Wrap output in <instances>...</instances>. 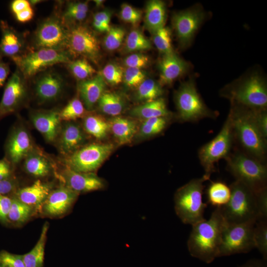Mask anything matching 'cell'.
Here are the masks:
<instances>
[{
  "label": "cell",
  "mask_w": 267,
  "mask_h": 267,
  "mask_svg": "<svg viewBox=\"0 0 267 267\" xmlns=\"http://www.w3.org/2000/svg\"><path fill=\"white\" fill-rule=\"evenodd\" d=\"M226 222L221 207H217L210 219L192 226L187 241L191 256L210 264L218 257L222 233Z\"/></svg>",
  "instance_id": "1"
},
{
  "label": "cell",
  "mask_w": 267,
  "mask_h": 267,
  "mask_svg": "<svg viewBox=\"0 0 267 267\" xmlns=\"http://www.w3.org/2000/svg\"><path fill=\"white\" fill-rule=\"evenodd\" d=\"M229 111L236 138L245 153L265 163L267 154V138L256 125L253 110L233 105Z\"/></svg>",
  "instance_id": "2"
},
{
  "label": "cell",
  "mask_w": 267,
  "mask_h": 267,
  "mask_svg": "<svg viewBox=\"0 0 267 267\" xmlns=\"http://www.w3.org/2000/svg\"><path fill=\"white\" fill-rule=\"evenodd\" d=\"M205 179L194 178L179 188L174 195L175 212L184 224L193 225L205 220L207 204L203 202Z\"/></svg>",
  "instance_id": "3"
},
{
  "label": "cell",
  "mask_w": 267,
  "mask_h": 267,
  "mask_svg": "<svg viewBox=\"0 0 267 267\" xmlns=\"http://www.w3.org/2000/svg\"><path fill=\"white\" fill-rule=\"evenodd\" d=\"M228 202L221 207L229 224L256 222L260 219L255 193L243 183L235 180L230 186Z\"/></svg>",
  "instance_id": "4"
},
{
  "label": "cell",
  "mask_w": 267,
  "mask_h": 267,
  "mask_svg": "<svg viewBox=\"0 0 267 267\" xmlns=\"http://www.w3.org/2000/svg\"><path fill=\"white\" fill-rule=\"evenodd\" d=\"M226 160L227 169L236 180L243 183L255 193L267 188L265 163L240 151L230 154Z\"/></svg>",
  "instance_id": "5"
},
{
  "label": "cell",
  "mask_w": 267,
  "mask_h": 267,
  "mask_svg": "<svg viewBox=\"0 0 267 267\" xmlns=\"http://www.w3.org/2000/svg\"><path fill=\"white\" fill-rule=\"evenodd\" d=\"M234 138L232 121L229 113L219 134L198 151V158L204 170L202 177L205 181L209 180L211 175L216 171V164L229 155Z\"/></svg>",
  "instance_id": "6"
},
{
  "label": "cell",
  "mask_w": 267,
  "mask_h": 267,
  "mask_svg": "<svg viewBox=\"0 0 267 267\" xmlns=\"http://www.w3.org/2000/svg\"><path fill=\"white\" fill-rule=\"evenodd\" d=\"M236 105L251 110H266L267 89L265 80L254 74L239 82L224 93Z\"/></svg>",
  "instance_id": "7"
},
{
  "label": "cell",
  "mask_w": 267,
  "mask_h": 267,
  "mask_svg": "<svg viewBox=\"0 0 267 267\" xmlns=\"http://www.w3.org/2000/svg\"><path fill=\"white\" fill-rule=\"evenodd\" d=\"M179 119L182 122H195L205 118H215L218 114L205 105L198 93L194 81L189 79L181 84L175 94Z\"/></svg>",
  "instance_id": "8"
},
{
  "label": "cell",
  "mask_w": 267,
  "mask_h": 267,
  "mask_svg": "<svg viewBox=\"0 0 267 267\" xmlns=\"http://www.w3.org/2000/svg\"><path fill=\"white\" fill-rule=\"evenodd\" d=\"M12 59L25 79L50 66L71 61L67 51L47 48H37Z\"/></svg>",
  "instance_id": "9"
},
{
  "label": "cell",
  "mask_w": 267,
  "mask_h": 267,
  "mask_svg": "<svg viewBox=\"0 0 267 267\" xmlns=\"http://www.w3.org/2000/svg\"><path fill=\"white\" fill-rule=\"evenodd\" d=\"M256 222H226L222 233L218 257L247 253L254 248L253 232Z\"/></svg>",
  "instance_id": "10"
},
{
  "label": "cell",
  "mask_w": 267,
  "mask_h": 267,
  "mask_svg": "<svg viewBox=\"0 0 267 267\" xmlns=\"http://www.w3.org/2000/svg\"><path fill=\"white\" fill-rule=\"evenodd\" d=\"M113 150L111 144L91 143L68 155L65 167L81 173H94Z\"/></svg>",
  "instance_id": "11"
},
{
  "label": "cell",
  "mask_w": 267,
  "mask_h": 267,
  "mask_svg": "<svg viewBox=\"0 0 267 267\" xmlns=\"http://www.w3.org/2000/svg\"><path fill=\"white\" fill-rule=\"evenodd\" d=\"M66 48L70 54L81 55L95 64L100 59V48L97 37L88 27L78 25L68 30Z\"/></svg>",
  "instance_id": "12"
},
{
  "label": "cell",
  "mask_w": 267,
  "mask_h": 267,
  "mask_svg": "<svg viewBox=\"0 0 267 267\" xmlns=\"http://www.w3.org/2000/svg\"><path fill=\"white\" fill-rule=\"evenodd\" d=\"M68 34V30L61 20L55 17L48 18L39 25L35 32V46L37 48L64 50L67 46Z\"/></svg>",
  "instance_id": "13"
},
{
  "label": "cell",
  "mask_w": 267,
  "mask_h": 267,
  "mask_svg": "<svg viewBox=\"0 0 267 267\" xmlns=\"http://www.w3.org/2000/svg\"><path fill=\"white\" fill-rule=\"evenodd\" d=\"M25 79L18 69L8 79L0 102V120L16 111L25 101L27 90Z\"/></svg>",
  "instance_id": "14"
},
{
  "label": "cell",
  "mask_w": 267,
  "mask_h": 267,
  "mask_svg": "<svg viewBox=\"0 0 267 267\" xmlns=\"http://www.w3.org/2000/svg\"><path fill=\"white\" fill-rule=\"evenodd\" d=\"M205 18L203 10L198 7L175 13L172 23L177 38L182 47L189 45Z\"/></svg>",
  "instance_id": "15"
},
{
  "label": "cell",
  "mask_w": 267,
  "mask_h": 267,
  "mask_svg": "<svg viewBox=\"0 0 267 267\" xmlns=\"http://www.w3.org/2000/svg\"><path fill=\"white\" fill-rule=\"evenodd\" d=\"M32 140L28 130L16 125L11 130L5 144V159L15 166L20 163L33 149Z\"/></svg>",
  "instance_id": "16"
},
{
  "label": "cell",
  "mask_w": 267,
  "mask_h": 267,
  "mask_svg": "<svg viewBox=\"0 0 267 267\" xmlns=\"http://www.w3.org/2000/svg\"><path fill=\"white\" fill-rule=\"evenodd\" d=\"M61 177L63 184L78 194L102 190L106 186L105 181L94 173L78 172L66 167Z\"/></svg>",
  "instance_id": "17"
},
{
  "label": "cell",
  "mask_w": 267,
  "mask_h": 267,
  "mask_svg": "<svg viewBox=\"0 0 267 267\" xmlns=\"http://www.w3.org/2000/svg\"><path fill=\"white\" fill-rule=\"evenodd\" d=\"M79 194L64 184L52 190L43 205L44 213L59 216L66 213L76 201Z\"/></svg>",
  "instance_id": "18"
},
{
  "label": "cell",
  "mask_w": 267,
  "mask_h": 267,
  "mask_svg": "<svg viewBox=\"0 0 267 267\" xmlns=\"http://www.w3.org/2000/svg\"><path fill=\"white\" fill-rule=\"evenodd\" d=\"M59 112L57 110H41L31 115L33 126L49 142L55 141L60 131Z\"/></svg>",
  "instance_id": "19"
},
{
  "label": "cell",
  "mask_w": 267,
  "mask_h": 267,
  "mask_svg": "<svg viewBox=\"0 0 267 267\" xmlns=\"http://www.w3.org/2000/svg\"><path fill=\"white\" fill-rule=\"evenodd\" d=\"M161 85L172 84L184 74L189 69L188 63L178 56L175 52L163 55L158 63Z\"/></svg>",
  "instance_id": "20"
},
{
  "label": "cell",
  "mask_w": 267,
  "mask_h": 267,
  "mask_svg": "<svg viewBox=\"0 0 267 267\" xmlns=\"http://www.w3.org/2000/svg\"><path fill=\"white\" fill-rule=\"evenodd\" d=\"M64 87L62 77L57 73L47 72L40 76L35 84V93L41 103L57 99Z\"/></svg>",
  "instance_id": "21"
},
{
  "label": "cell",
  "mask_w": 267,
  "mask_h": 267,
  "mask_svg": "<svg viewBox=\"0 0 267 267\" xmlns=\"http://www.w3.org/2000/svg\"><path fill=\"white\" fill-rule=\"evenodd\" d=\"M58 146L61 153L69 155L82 147L85 135L77 124L68 122L61 128L58 136Z\"/></svg>",
  "instance_id": "22"
},
{
  "label": "cell",
  "mask_w": 267,
  "mask_h": 267,
  "mask_svg": "<svg viewBox=\"0 0 267 267\" xmlns=\"http://www.w3.org/2000/svg\"><path fill=\"white\" fill-rule=\"evenodd\" d=\"M105 88L106 82L101 74L78 83V92L87 110L93 109L105 91Z\"/></svg>",
  "instance_id": "23"
},
{
  "label": "cell",
  "mask_w": 267,
  "mask_h": 267,
  "mask_svg": "<svg viewBox=\"0 0 267 267\" xmlns=\"http://www.w3.org/2000/svg\"><path fill=\"white\" fill-rule=\"evenodd\" d=\"M1 38L0 42V57L11 59L20 55L24 47V41L21 35L6 21L0 22Z\"/></svg>",
  "instance_id": "24"
},
{
  "label": "cell",
  "mask_w": 267,
  "mask_h": 267,
  "mask_svg": "<svg viewBox=\"0 0 267 267\" xmlns=\"http://www.w3.org/2000/svg\"><path fill=\"white\" fill-rule=\"evenodd\" d=\"M51 190V184L38 179L31 185L17 190L14 197L33 209L39 208L43 206Z\"/></svg>",
  "instance_id": "25"
},
{
  "label": "cell",
  "mask_w": 267,
  "mask_h": 267,
  "mask_svg": "<svg viewBox=\"0 0 267 267\" xmlns=\"http://www.w3.org/2000/svg\"><path fill=\"white\" fill-rule=\"evenodd\" d=\"M24 160V168L26 172L36 178L48 176L52 169L49 159L39 150L33 149Z\"/></svg>",
  "instance_id": "26"
},
{
  "label": "cell",
  "mask_w": 267,
  "mask_h": 267,
  "mask_svg": "<svg viewBox=\"0 0 267 267\" xmlns=\"http://www.w3.org/2000/svg\"><path fill=\"white\" fill-rule=\"evenodd\" d=\"M166 19V8L164 2L152 0L146 5L145 26L152 34L164 27Z\"/></svg>",
  "instance_id": "27"
},
{
  "label": "cell",
  "mask_w": 267,
  "mask_h": 267,
  "mask_svg": "<svg viewBox=\"0 0 267 267\" xmlns=\"http://www.w3.org/2000/svg\"><path fill=\"white\" fill-rule=\"evenodd\" d=\"M108 123L109 130L120 145L129 143L136 132V125L133 120L116 116Z\"/></svg>",
  "instance_id": "28"
},
{
  "label": "cell",
  "mask_w": 267,
  "mask_h": 267,
  "mask_svg": "<svg viewBox=\"0 0 267 267\" xmlns=\"http://www.w3.org/2000/svg\"><path fill=\"white\" fill-rule=\"evenodd\" d=\"M130 114L144 120L151 118L168 117L170 113L167 107L165 100L161 97L133 108Z\"/></svg>",
  "instance_id": "29"
},
{
  "label": "cell",
  "mask_w": 267,
  "mask_h": 267,
  "mask_svg": "<svg viewBox=\"0 0 267 267\" xmlns=\"http://www.w3.org/2000/svg\"><path fill=\"white\" fill-rule=\"evenodd\" d=\"M48 228V224L45 223L35 246L30 252L22 255L26 267H43Z\"/></svg>",
  "instance_id": "30"
},
{
  "label": "cell",
  "mask_w": 267,
  "mask_h": 267,
  "mask_svg": "<svg viewBox=\"0 0 267 267\" xmlns=\"http://www.w3.org/2000/svg\"><path fill=\"white\" fill-rule=\"evenodd\" d=\"M97 103L103 113L114 117L120 115L125 106L123 97L119 93L112 91H105Z\"/></svg>",
  "instance_id": "31"
},
{
  "label": "cell",
  "mask_w": 267,
  "mask_h": 267,
  "mask_svg": "<svg viewBox=\"0 0 267 267\" xmlns=\"http://www.w3.org/2000/svg\"><path fill=\"white\" fill-rule=\"evenodd\" d=\"M206 192L208 202L216 208L225 205L231 196L230 186L222 181H211Z\"/></svg>",
  "instance_id": "32"
},
{
  "label": "cell",
  "mask_w": 267,
  "mask_h": 267,
  "mask_svg": "<svg viewBox=\"0 0 267 267\" xmlns=\"http://www.w3.org/2000/svg\"><path fill=\"white\" fill-rule=\"evenodd\" d=\"M83 127L88 134L97 139L105 138L110 130L108 122L97 115L85 117L83 121Z\"/></svg>",
  "instance_id": "33"
},
{
  "label": "cell",
  "mask_w": 267,
  "mask_h": 267,
  "mask_svg": "<svg viewBox=\"0 0 267 267\" xmlns=\"http://www.w3.org/2000/svg\"><path fill=\"white\" fill-rule=\"evenodd\" d=\"M163 94V89L159 83L151 79H146L137 88L135 98L145 103L160 98Z\"/></svg>",
  "instance_id": "34"
},
{
  "label": "cell",
  "mask_w": 267,
  "mask_h": 267,
  "mask_svg": "<svg viewBox=\"0 0 267 267\" xmlns=\"http://www.w3.org/2000/svg\"><path fill=\"white\" fill-rule=\"evenodd\" d=\"M151 47L150 41L138 30L132 31L127 37L125 50L128 52L145 51Z\"/></svg>",
  "instance_id": "35"
},
{
  "label": "cell",
  "mask_w": 267,
  "mask_h": 267,
  "mask_svg": "<svg viewBox=\"0 0 267 267\" xmlns=\"http://www.w3.org/2000/svg\"><path fill=\"white\" fill-rule=\"evenodd\" d=\"M33 208L15 197L12 198L11 206L7 216V222L21 223L26 221L32 213Z\"/></svg>",
  "instance_id": "36"
},
{
  "label": "cell",
  "mask_w": 267,
  "mask_h": 267,
  "mask_svg": "<svg viewBox=\"0 0 267 267\" xmlns=\"http://www.w3.org/2000/svg\"><path fill=\"white\" fill-rule=\"evenodd\" d=\"M255 248H257L263 257L267 259V219L258 220L255 225L253 232Z\"/></svg>",
  "instance_id": "37"
},
{
  "label": "cell",
  "mask_w": 267,
  "mask_h": 267,
  "mask_svg": "<svg viewBox=\"0 0 267 267\" xmlns=\"http://www.w3.org/2000/svg\"><path fill=\"white\" fill-rule=\"evenodd\" d=\"M152 34L154 44L163 55L174 52L172 44V33L168 27L164 26Z\"/></svg>",
  "instance_id": "38"
},
{
  "label": "cell",
  "mask_w": 267,
  "mask_h": 267,
  "mask_svg": "<svg viewBox=\"0 0 267 267\" xmlns=\"http://www.w3.org/2000/svg\"><path fill=\"white\" fill-rule=\"evenodd\" d=\"M167 117H155L144 120L139 129V134L143 137H150L161 133L168 124Z\"/></svg>",
  "instance_id": "39"
},
{
  "label": "cell",
  "mask_w": 267,
  "mask_h": 267,
  "mask_svg": "<svg viewBox=\"0 0 267 267\" xmlns=\"http://www.w3.org/2000/svg\"><path fill=\"white\" fill-rule=\"evenodd\" d=\"M68 64L73 76L80 81L89 79L96 73L95 69L84 58L71 61Z\"/></svg>",
  "instance_id": "40"
},
{
  "label": "cell",
  "mask_w": 267,
  "mask_h": 267,
  "mask_svg": "<svg viewBox=\"0 0 267 267\" xmlns=\"http://www.w3.org/2000/svg\"><path fill=\"white\" fill-rule=\"evenodd\" d=\"M85 108L83 102L78 98L71 100L59 112L61 121L75 120L84 116Z\"/></svg>",
  "instance_id": "41"
},
{
  "label": "cell",
  "mask_w": 267,
  "mask_h": 267,
  "mask_svg": "<svg viewBox=\"0 0 267 267\" xmlns=\"http://www.w3.org/2000/svg\"><path fill=\"white\" fill-rule=\"evenodd\" d=\"M125 35V31L122 27H110L103 40L104 47L109 51L118 49L121 45Z\"/></svg>",
  "instance_id": "42"
},
{
  "label": "cell",
  "mask_w": 267,
  "mask_h": 267,
  "mask_svg": "<svg viewBox=\"0 0 267 267\" xmlns=\"http://www.w3.org/2000/svg\"><path fill=\"white\" fill-rule=\"evenodd\" d=\"M105 82L115 86L123 81L124 72L115 63H109L104 66L101 73Z\"/></svg>",
  "instance_id": "43"
},
{
  "label": "cell",
  "mask_w": 267,
  "mask_h": 267,
  "mask_svg": "<svg viewBox=\"0 0 267 267\" xmlns=\"http://www.w3.org/2000/svg\"><path fill=\"white\" fill-rule=\"evenodd\" d=\"M146 78V73L140 69L127 68L124 72L123 81L129 88H137Z\"/></svg>",
  "instance_id": "44"
},
{
  "label": "cell",
  "mask_w": 267,
  "mask_h": 267,
  "mask_svg": "<svg viewBox=\"0 0 267 267\" xmlns=\"http://www.w3.org/2000/svg\"><path fill=\"white\" fill-rule=\"evenodd\" d=\"M120 16L125 22L136 25L141 18L142 12L129 4L124 3L121 6Z\"/></svg>",
  "instance_id": "45"
},
{
  "label": "cell",
  "mask_w": 267,
  "mask_h": 267,
  "mask_svg": "<svg viewBox=\"0 0 267 267\" xmlns=\"http://www.w3.org/2000/svg\"><path fill=\"white\" fill-rule=\"evenodd\" d=\"M112 13L109 10L96 13L93 16L92 25L94 29L100 32H107L110 28Z\"/></svg>",
  "instance_id": "46"
},
{
  "label": "cell",
  "mask_w": 267,
  "mask_h": 267,
  "mask_svg": "<svg viewBox=\"0 0 267 267\" xmlns=\"http://www.w3.org/2000/svg\"><path fill=\"white\" fill-rule=\"evenodd\" d=\"M150 60L149 57L143 53H135L127 56L123 61L125 66L127 68L141 69L147 67Z\"/></svg>",
  "instance_id": "47"
},
{
  "label": "cell",
  "mask_w": 267,
  "mask_h": 267,
  "mask_svg": "<svg viewBox=\"0 0 267 267\" xmlns=\"http://www.w3.org/2000/svg\"><path fill=\"white\" fill-rule=\"evenodd\" d=\"M0 265L2 267H26L22 255L6 251L0 252Z\"/></svg>",
  "instance_id": "48"
},
{
  "label": "cell",
  "mask_w": 267,
  "mask_h": 267,
  "mask_svg": "<svg viewBox=\"0 0 267 267\" xmlns=\"http://www.w3.org/2000/svg\"><path fill=\"white\" fill-rule=\"evenodd\" d=\"M254 122L262 135L267 137V113L266 110H253Z\"/></svg>",
  "instance_id": "49"
},
{
  "label": "cell",
  "mask_w": 267,
  "mask_h": 267,
  "mask_svg": "<svg viewBox=\"0 0 267 267\" xmlns=\"http://www.w3.org/2000/svg\"><path fill=\"white\" fill-rule=\"evenodd\" d=\"M257 208L260 219H267V188L255 193Z\"/></svg>",
  "instance_id": "50"
},
{
  "label": "cell",
  "mask_w": 267,
  "mask_h": 267,
  "mask_svg": "<svg viewBox=\"0 0 267 267\" xmlns=\"http://www.w3.org/2000/svg\"><path fill=\"white\" fill-rule=\"evenodd\" d=\"M12 203V198L0 195V221L7 222V216Z\"/></svg>",
  "instance_id": "51"
},
{
  "label": "cell",
  "mask_w": 267,
  "mask_h": 267,
  "mask_svg": "<svg viewBox=\"0 0 267 267\" xmlns=\"http://www.w3.org/2000/svg\"><path fill=\"white\" fill-rule=\"evenodd\" d=\"M17 182L12 177L0 180V195H6L15 191Z\"/></svg>",
  "instance_id": "52"
},
{
  "label": "cell",
  "mask_w": 267,
  "mask_h": 267,
  "mask_svg": "<svg viewBox=\"0 0 267 267\" xmlns=\"http://www.w3.org/2000/svg\"><path fill=\"white\" fill-rule=\"evenodd\" d=\"M87 15V12L77 11L68 8L64 13V18L67 20L82 21Z\"/></svg>",
  "instance_id": "53"
},
{
  "label": "cell",
  "mask_w": 267,
  "mask_h": 267,
  "mask_svg": "<svg viewBox=\"0 0 267 267\" xmlns=\"http://www.w3.org/2000/svg\"><path fill=\"white\" fill-rule=\"evenodd\" d=\"M12 175V165L5 158L0 160V180L9 178Z\"/></svg>",
  "instance_id": "54"
},
{
  "label": "cell",
  "mask_w": 267,
  "mask_h": 267,
  "mask_svg": "<svg viewBox=\"0 0 267 267\" xmlns=\"http://www.w3.org/2000/svg\"><path fill=\"white\" fill-rule=\"evenodd\" d=\"M31 6L26 0H15L10 4V9L14 15Z\"/></svg>",
  "instance_id": "55"
},
{
  "label": "cell",
  "mask_w": 267,
  "mask_h": 267,
  "mask_svg": "<svg viewBox=\"0 0 267 267\" xmlns=\"http://www.w3.org/2000/svg\"><path fill=\"white\" fill-rule=\"evenodd\" d=\"M34 11L32 6L15 14L16 19L20 22H27L30 21L33 17Z\"/></svg>",
  "instance_id": "56"
},
{
  "label": "cell",
  "mask_w": 267,
  "mask_h": 267,
  "mask_svg": "<svg viewBox=\"0 0 267 267\" xmlns=\"http://www.w3.org/2000/svg\"><path fill=\"white\" fill-rule=\"evenodd\" d=\"M10 72L8 64L4 62L2 58L0 57V87L5 83Z\"/></svg>",
  "instance_id": "57"
},
{
  "label": "cell",
  "mask_w": 267,
  "mask_h": 267,
  "mask_svg": "<svg viewBox=\"0 0 267 267\" xmlns=\"http://www.w3.org/2000/svg\"><path fill=\"white\" fill-rule=\"evenodd\" d=\"M67 8L77 11L88 12L89 5L88 2H72L68 4Z\"/></svg>",
  "instance_id": "58"
},
{
  "label": "cell",
  "mask_w": 267,
  "mask_h": 267,
  "mask_svg": "<svg viewBox=\"0 0 267 267\" xmlns=\"http://www.w3.org/2000/svg\"><path fill=\"white\" fill-rule=\"evenodd\" d=\"M238 267H267V260H251Z\"/></svg>",
  "instance_id": "59"
},
{
  "label": "cell",
  "mask_w": 267,
  "mask_h": 267,
  "mask_svg": "<svg viewBox=\"0 0 267 267\" xmlns=\"http://www.w3.org/2000/svg\"><path fill=\"white\" fill-rule=\"evenodd\" d=\"M93 1L95 3L96 6L99 7L102 5V4L104 3L105 1L102 0H93Z\"/></svg>",
  "instance_id": "60"
},
{
  "label": "cell",
  "mask_w": 267,
  "mask_h": 267,
  "mask_svg": "<svg viewBox=\"0 0 267 267\" xmlns=\"http://www.w3.org/2000/svg\"><path fill=\"white\" fill-rule=\"evenodd\" d=\"M29 1L31 5L32 6V5H36L37 4L41 2L42 1L40 0H29Z\"/></svg>",
  "instance_id": "61"
},
{
  "label": "cell",
  "mask_w": 267,
  "mask_h": 267,
  "mask_svg": "<svg viewBox=\"0 0 267 267\" xmlns=\"http://www.w3.org/2000/svg\"><path fill=\"white\" fill-rule=\"evenodd\" d=\"M0 267H2V266L1 265H0Z\"/></svg>",
  "instance_id": "62"
}]
</instances>
